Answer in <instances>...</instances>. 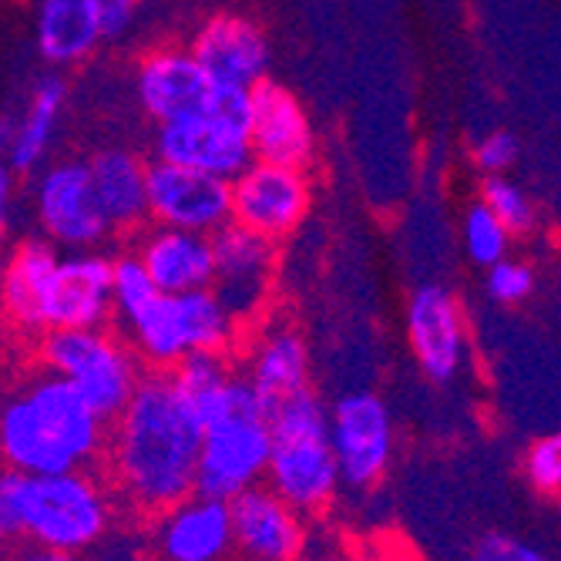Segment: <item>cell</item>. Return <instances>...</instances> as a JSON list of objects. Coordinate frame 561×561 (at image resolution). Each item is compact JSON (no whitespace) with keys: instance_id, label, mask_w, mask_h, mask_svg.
Here are the masks:
<instances>
[{"instance_id":"6da1fadb","label":"cell","mask_w":561,"mask_h":561,"mask_svg":"<svg viewBox=\"0 0 561 561\" xmlns=\"http://www.w3.org/2000/svg\"><path fill=\"white\" fill-rule=\"evenodd\" d=\"M206 427L188 407L172 370H148L112 421L105 468L118 497L141 515H162L195 494Z\"/></svg>"},{"instance_id":"7a4b0ae2","label":"cell","mask_w":561,"mask_h":561,"mask_svg":"<svg viewBox=\"0 0 561 561\" xmlns=\"http://www.w3.org/2000/svg\"><path fill=\"white\" fill-rule=\"evenodd\" d=\"M105 424L78 387L41 370L0 403V461L27 478L91 471L108 447Z\"/></svg>"},{"instance_id":"3957f363","label":"cell","mask_w":561,"mask_h":561,"mask_svg":"<svg viewBox=\"0 0 561 561\" xmlns=\"http://www.w3.org/2000/svg\"><path fill=\"white\" fill-rule=\"evenodd\" d=\"M273 457L266 484L299 515H313L343 488L340 461L330 437V411L310 390H299L270 411Z\"/></svg>"},{"instance_id":"277c9868","label":"cell","mask_w":561,"mask_h":561,"mask_svg":"<svg viewBox=\"0 0 561 561\" xmlns=\"http://www.w3.org/2000/svg\"><path fill=\"white\" fill-rule=\"evenodd\" d=\"M37 364L78 387V393L108 424L125 411L148 374L125 333H115L112 327L47 330L37 340Z\"/></svg>"},{"instance_id":"5b68a950","label":"cell","mask_w":561,"mask_h":561,"mask_svg":"<svg viewBox=\"0 0 561 561\" xmlns=\"http://www.w3.org/2000/svg\"><path fill=\"white\" fill-rule=\"evenodd\" d=\"M112 494L91 471L41 474L24 484V541L81 554L108 538Z\"/></svg>"},{"instance_id":"8992f818","label":"cell","mask_w":561,"mask_h":561,"mask_svg":"<svg viewBox=\"0 0 561 561\" xmlns=\"http://www.w3.org/2000/svg\"><path fill=\"white\" fill-rule=\"evenodd\" d=\"M31 216L37 236L61 252L98 249L112 232L91 182L88 159H50L31 175Z\"/></svg>"},{"instance_id":"52a82bcc","label":"cell","mask_w":561,"mask_h":561,"mask_svg":"<svg viewBox=\"0 0 561 561\" xmlns=\"http://www.w3.org/2000/svg\"><path fill=\"white\" fill-rule=\"evenodd\" d=\"M330 437L343 488L370 491L393 461V417L374 390H350L330 407Z\"/></svg>"},{"instance_id":"ba28073f","label":"cell","mask_w":561,"mask_h":561,"mask_svg":"<svg viewBox=\"0 0 561 561\" xmlns=\"http://www.w3.org/2000/svg\"><path fill=\"white\" fill-rule=\"evenodd\" d=\"M273 457L270 417H229L206 427L198 454L195 494L232 501L242 491L266 481Z\"/></svg>"},{"instance_id":"9c48e42d","label":"cell","mask_w":561,"mask_h":561,"mask_svg":"<svg viewBox=\"0 0 561 561\" xmlns=\"http://www.w3.org/2000/svg\"><path fill=\"white\" fill-rule=\"evenodd\" d=\"M313 182L306 169L256 159L239 179H232V222L270 242L289 239L310 216Z\"/></svg>"},{"instance_id":"30bf717a","label":"cell","mask_w":561,"mask_h":561,"mask_svg":"<svg viewBox=\"0 0 561 561\" xmlns=\"http://www.w3.org/2000/svg\"><path fill=\"white\" fill-rule=\"evenodd\" d=\"M131 88L138 108L156 125L209 115L216 101L213 78L195 61L192 50L179 44H162L141 55Z\"/></svg>"},{"instance_id":"8fae6325","label":"cell","mask_w":561,"mask_h":561,"mask_svg":"<svg viewBox=\"0 0 561 561\" xmlns=\"http://www.w3.org/2000/svg\"><path fill=\"white\" fill-rule=\"evenodd\" d=\"M148 219L156 226L216 236L232 222V182L172 162H151Z\"/></svg>"},{"instance_id":"7c38bea8","label":"cell","mask_w":561,"mask_h":561,"mask_svg":"<svg viewBox=\"0 0 561 561\" xmlns=\"http://www.w3.org/2000/svg\"><path fill=\"white\" fill-rule=\"evenodd\" d=\"M213 245H216V279H213L216 296L222 299V306L236 317L239 327L260 323L273 293L276 242L249 232L239 222H229L213 236Z\"/></svg>"},{"instance_id":"4fadbf2b","label":"cell","mask_w":561,"mask_h":561,"mask_svg":"<svg viewBox=\"0 0 561 561\" xmlns=\"http://www.w3.org/2000/svg\"><path fill=\"white\" fill-rule=\"evenodd\" d=\"M407 340L421 374L450 383L468 360V320L457 296L440 283H424L407 302Z\"/></svg>"},{"instance_id":"5bb4252c","label":"cell","mask_w":561,"mask_h":561,"mask_svg":"<svg viewBox=\"0 0 561 561\" xmlns=\"http://www.w3.org/2000/svg\"><path fill=\"white\" fill-rule=\"evenodd\" d=\"M151 156L156 162H172L182 169H195L219 179H239L252 162V138L232 125H226L219 115H195L169 125H156L151 135Z\"/></svg>"},{"instance_id":"9a60e30c","label":"cell","mask_w":561,"mask_h":561,"mask_svg":"<svg viewBox=\"0 0 561 561\" xmlns=\"http://www.w3.org/2000/svg\"><path fill=\"white\" fill-rule=\"evenodd\" d=\"M115 320V260L105 252H61L50 279L47 330H91Z\"/></svg>"},{"instance_id":"2e32d148","label":"cell","mask_w":561,"mask_h":561,"mask_svg":"<svg viewBox=\"0 0 561 561\" xmlns=\"http://www.w3.org/2000/svg\"><path fill=\"white\" fill-rule=\"evenodd\" d=\"M188 50L216 88H256L270 75V37L242 14H216L202 24Z\"/></svg>"},{"instance_id":"e0dca14e","label":"cell","mask_w":561,"mask_h":561,"mask_svg":"<svg viewBox=\"0 0 561 561\" xmlns=\"http://www.w3.org/2000/svg\"><path fill=\"white\" fill-rule=\"evenodd\" d=\"M151 548L159 561H229L236 554L232 504L188 494L159 515Z\"/></svg>"},{"instance_id":"ac0fdd59","label":"cell","mask_w":561,"mask_h":561,"mask_svg":"<svg viewBox=\"0 0 561 561\" xmlns=\"http://www.w3.org/2000/svg\"><path fill=\"white\" fill-rule=\"evenodd\" d=\"M232 504L236 554L242 561H299L306 531L302 515L270 484L242 491Z\"/></svg>"},{"instance_id":"d6986e66","label":"cell","mask_w":561,"mask_h":561,"mask_svg":"<svg viewBox=\"0 0 561 561\" xmlns=\"http://www.w3.org/2000/svg\"><path fill=\"white\" fill-rule=\"evenodd\" d=\"M58 263L61 249L41 236H31L14 242L0 266V310L18 333L31 340L47 333V296Z\"/></svg>"},{"instance_id":"ffe728a7","label":"cell","mask_w":561,"mask_h":561,"mask_svg":"<svg viewBox=\"0 0 561 561\" xmlns=\"http://www.w3.org/2000/svg\"><path fill=\"white\" fill-rule=\"evenodd\" d=\"M252 151L263 162L310 169L317 159V131L302 101L276 81L252 88Z\"/></svg>"},{"instance_id":"44dd1931","label":"cell","mask_w":561,"mask_h":561,"mask_svg":"<svg viewBox=\"0 0 561 561\" xmlns=\"http://www.w3.org/2000/svg\"><path fill=\"white\" fill-rule=\"evenodd\" d=\"M242 374L256 387L270 417L276 403L310 390V346L293 323H266L245 346Z\"/></svg>"},{"instance_id":"7402d4cb","label":"cell","mask_w":561,"mask_h":561,"mask_svg":"<svg viewBox=\"0 0 561 561\" xmlns=\"http://www.w3.org/2000/svg\"><path fill=\"white\" fill-rule=\"evenodd\" d=\"M135 252L151 273V279H156L159 293L179 296L192 289H209L216 279L213 236L172 229V226H151Z\"/></svg>"},{"instance_id":"603a6c76","label":"cell","mask_w":561,"mask_h":561,"mask_svg":"<svg viewBox=\"0 0 561 561\" xmlns=\"http://www.w3.org/2000/svg\"><path fill=\"white\" fill-rule=\"evenodd\" d=\"M105 44V31L91 0H34V47L50 71L91 61Z\"/></svg>"},{"instance_id":"cb8c5ba5","label":"cell","mask_w":561,"mask_h":561,"mask_svg":"<svg viewBox=\"0 0 561 561\" xmlns=\"http://www.w3.org/2000/svg\"><path fill=\"white\" fill-rule=\"evenodd\" d=\"M148 165L151 162H145L138 151L122 145L98 148L88 159L91 182L112 232H135L148 222Z\"/></svg>"},{"instance_id":"d4e9b609","label":"cell","mask_w":561,"mask_h":561,"mask_svg":"<svg viewBox=\"0 0 561 561\" xmlns=\"http://www.w3.org/2000/svg\"><path fill=\"white\" fill-rule=\"evenodd\" d=\"M68 108V81L61 71H47L34 81L27 105L18 115V135H14V156L11 169L18 175H34L50 162V148L61 135Z\"/></svg>"},{"instance_id":"484cf974","label":"cell","mask_w":561,"mask_h":561,"mask_svg":"<svg viewBox=\"0 0 561 561\" xmlns=\"http://www.w3.org/2000/svg\"><path fill=\"white\" fill-rule=\"evenodd\" d=\"M122 333L148 370H175L185 356H192L179 296L169 293L151 296L141 310L122 320Z\"/></svg>"},{"instance_id":"4316f807","label":"cell","mask_w":561,"mask_h":561,"mask_svg":"<svg viewBox=\"0 0 561 561\" xmlns=\"http://www.w3.org/2000/svg\"><path fill=\"white\" fill-rule=\"evenodd\" d=\"M461 236H465V249H468L471 263L481 270H491L494 263L507 260V249H512V239H515L507 232V226L484 206V198L468 206Z\"/></svg>"},{"instance_id":"83f0119b","label":"cell","mask_w":561,"mask_h":561,"mask_svg":"<svg viewBox=\"0 0 561 561\" xmlns=\"http://www.w3.org/2000/svg\"><path fill=\"white\" fill-rule=\"evenodd\" d=\"M481 198L484 206L507 226L512 236H528L538 226V213H535V202L528 198V192L512 182L507 175H488L481 185Z\"/></svg>"},{"instance_id":"f1b7e54d","label":"cell","mask_w":561,"mask_h":561,"mask_svg":"<svg viewBox=\"0 0 561 561\" xmlns=\"http://www.w3.org/2000/svg\"><path fill=\"white\" fill-rule=\"evenodd\" d=\"M159 296V286L151 279V273L145 270L141 256L131 249V252H118L115 256V320H128L135 310Z\"/></svg>"},{"instance_id":"f546056e","label":"cell","mask_w":561,"mask_h":561,"mask_svg":"<svg viewBox=\"0 0 561 561\" xmlns=\"http://www.w3.org/2000/svg\"><path fill=\"white\" fill-rule=\"evenodd\" d=\"M525 478L541 497L561 501V431L538 437L525 450Z\"/></svg>"},{"instance_id":"4dcf8cb0","label":"cell","mask_w":561,"mask_h":561,"mask_svg":"<svg viewBox=\"0 0 561 561\" xmlns=\"http://www.w3.org/2000/svg\"><path fill=\"white\" fill-rule=\"evenodd\" d=\"M484 289L494 302L501 306H515V302H525L535 289V273L528 263H518V260H501L488 270L484 276Z\"/></svg>"},{"instance_id":"1f68e13d","label":"cell","mask_w":561,"mask_h":561,"mask_svg":"<svg viewBox=\"0 0 561 561\" xmlns=\"http://www.w3.org/2000/svg\"><path fill=\"white\" fill-rule=\"evenodd\" d=\"M471 561H554L551 554H545L538 545L507 535V531H488L484 538H478V545L471 548Z\"/></svg>"},{"instance_id":"d6a6232c","label":"cell","mask_w":561,"mask_h":561,"mask_svg":"<svg viewBox=\"0 0 561 561\" xmlns=\"http://www.w3.org/2000/svg\"><path fill=\"white\" fill-rule=\"evenodd\" d=\"M24 484L27 474L11 468L0 471V541L24 538Z\"/></svg>"},{"instance_id":"836d02e7","label":"cell","mask_w":561,"mask_h":561,"mask_svg":"<svg viewBox=\"0 0 561 561\" xmlns=\"http://www.w3.org/2000/svg\"><path fill=\"white\" fill-rule=\"evenodd\" d=\"M518 159V138L512 131H491L474 148V165L484 175H507V169Z\"/></svg>"},{"instance_id":"e575fe53","label":"cell","mask_w":561,"mask_h":561,"mask_svg":"<svg viewBox=\"0 0 561 561\" xmlns=\"http://www.w3.org/2000/svg\"><path fill=\"white\" fill-rule=\"evenodd\" d=\"M91 8L105 31V41H125L138 21L141 0H91Z\"/></svg>"},{"instance_id":"d590c367","label":"cell","mask_w":561,"mask_h":561,"mask_svg":"<svg viewBox=\"0 0 561 561\" xmlns=\"http://www.w3.org/2000/svg\"><path fill=\"white\" fill-rule=\"evenodd\" d=\"M18 216V172L11 165H0V239H4Z\"/></svg>"},{"instance_id":"8d00e7d4","label":"cell","mask_w":561,"mask_h":561,"mask_svg":"<svg viewBox=\"0 0 561 561\" xmlns=\"http://www.w3.org/2000/svg\"><path fill=\"white\" fill-rule=\"evenodd\" d=\"M18 561H78V554L61 551V548H47V545H34V541H27V548L18 554Z\"/></svg>"},{"instance_id":"74e56055","label":"cell","mask_w":561,"mask_h":561,"mask_svg":"<svg viewBox=\"0 0 561 561\" xmlns=\"http://www.w3.org/2000/svg\"><path fill=\"white\" fill-rule=\"evenodd\" d=\"M14 135H18V118L14 115H0V165H11Z\"/></svg>"}]
</instances>
